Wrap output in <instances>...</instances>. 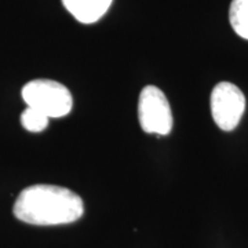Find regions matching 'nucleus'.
<instances>
[{"label": "nucleus", "instance_id": "obj_1", "mask_svg": "<svg viewBox=\"0 0 248 248\" xmlns=\"http://www.w3.org/2000/svg\"><path fill=\"white\" fill-rule=\"evenodd\" d=\"M14 215L36 226H57L76 222L84 214L79 195L57 185H32L24 189L14 203Z\"/></svg>", "mask_w": 248, "mask_h": 248}, {"label": "nucleus", "instance_id": "obj_6", "mask_svg": "<svg viewBox=\"0 0 248 248\" xmlns=\"http://www.w3.org/2000/svg\"><path fill=\"white\" fill-rule=\"evenodd\" d=\"M229 18L234 32L240 37L248 40V0H233Z\"/></svg>", "mask_w": 248, "mask_h": 248}, {"label": "nucleus", "instance_id": "obj_4", "mask_svg": "<svg viewBox=\"0 0 248 248\" xmlns=\"http://www.w3.org/2000/svg\"><path fill=\"white\" fill-rule=\"evenodd\" d=\"M246 110L243 91L229 81H222L211 93V115L215 124L223 131H232L239 125Z\"/></svg>", "mask_w": 248, "mask_h": 248}, {"label": "nucleus", "instance_id": "obj_5", "mask_svg": "<svg viewBox=\"0 0 248 248\" xmlns=\"http://www.w3.org/2000/svg\"><path fill=\"white\" fill-rule=\"evenodd\" d=\"M113 0H62L65 9L83 24L97 22L107 14Z\"/></svg>", "mask_w": 248, "mask_h": 248}, {"label": "nucleus", "instance_id": "obj_7", "mask_svg": "<svg viewBox=\"0 0 248 248\" xmlns=\"http://www.w3.org/2000/svg\"><path fill=\"white\" fill-rule=\"evenodd\" d=\"M48 122H50V119L45 113L36 110L33 108L27 107V109L21 115V124H22V127L25 130H28V131H31V133H40V131H43L46 127L48 125Z\"/></svg>", "mask_w": 248, "mask_h": 248}, {"label": "nucleus", "instance_id": "obj_3", "mask_svg": "<svg viewBox=\"0 0 248 248\" xmlns=\"http://www.w3.org/2000/svg\"><path fill=\"white\" fill-rule=\"evenodd\" d=\"M138 119L148 134L169 135L172 130V112L167 97L156 86H146L140 94Z\"/></svg>", "mask_w": 248, "mask_h": 248}, {"label": "nucleus", "instance_id": "obj_2", "mask_svg": "<svg viewBox=\"0 0 248 248\" xmlns=\"http://www.w3.org/2000/svg\"><path fill=\"white\" fill-rule=\"evenodd\" d=\"M22 99L27 107L45 113L48 119L69 115L73 107L71 91L54 80L37 79L27 83L22 89Z\"/></svg>", "mask_w": 248, "mask_h": 248}]
</instances>
